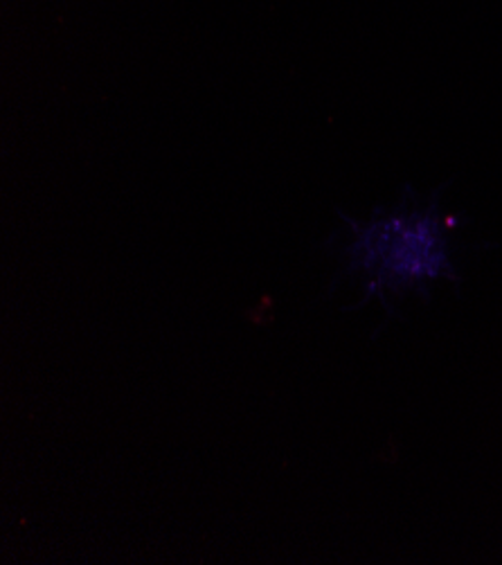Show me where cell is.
<instances>
[{
  "label": "cell",
  "mask_w": 502,
  "mask_h": 565,
  "mask_svg": "<svg viewBox=\"0 0 502 565\" xmlns=\"http://www.w3.org/2000/svg\"><path fill=\"white\" fill-rule=\"evenodd\" d=\"M350 275L363 279V300L356 307H365L370 300H378L389 309V298L402 300L406 296H419L430 300V289L439 279H458L435 231L404 228V225H385L372 228L350 250Z\"/></svg>",
  "instance_id": "6da1fadb"
}]
</instances>
